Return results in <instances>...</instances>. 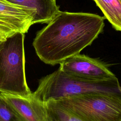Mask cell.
<instances>
[{"instance_id":"11","label":"cell","mask_w":121,"mask_h":121,"mask_svg":"<svg viewBox=\"0 0 121 121\" xmlns=\"http://www.w3.org/2000/svg\"><path fill=\"white\" fill-rule=\"evenodd\" d=\"M0 121H23L17 113L0 94Z\"/></svg>"},{"instance_id":"1","label":"cell","mask_w":121,"mask_h":121,"mask_svg":"<svg viewBox=\"0 0 121 121\" xmlns=\"http://www.w3.org/2000/svg\"><path fill=\"white\" fill-rule=\"evenodd\" d=\"M104 17L84 12L59 11L39 31L33 45L39 59L51 65L79 54L103 31Z\"/></svg>"},{"instance_id":"8","label":"cell","mask_w":121,"mask_h":121,"mask_svg":"<svg viewBox=\"0 0 121 121\" xmlns=\"http://www.w3.org/2000/svg\"><path fill=\"white\" fill-rule=\"evenodd\" d=\"M9 3L33 10L35 15L33 25L48 23L60 11L56 0H6Z\"/></svg>"},{"instance_id":"7","label":"cell","mask_w":121,"mask_h":121,"mask_svg":"<svg viewBox=\"0 0 121 121\" xmlns=\"http://www.w3.org/2000/svg\"><path fill=\"white\" fill-rule=\"evenodd\" d=\"M35 15V12L30 9L0 2V19L12 26L17 32L27 33Z\"/></svg>"},{"instance_id":"16","label":"cell","mask_w":121,"mask_h":121,"mask_svg":"<svg viewBox=\"0 0 121 121\" xmlns=\"http://www.w3.org/2000/svg\"></svg>"},{"instance_id":"4","label":"cell","mask_w":121,"mask_h":121,"mask_svg":"<svg viewBox=\"0 0 121 121\" xmlns=\"http://www.w3.org/2000/svg\"><path fill=\"white\" fill-rule=\"evenodd\" d=\"M54 101L84 121H121V99L113 95L93 93Z\"/></svg>"},{"instance_id":"2","label":"cell","mask_w":121,"mask_h":121,"mask_svg":"<svg viewBox=\"0 0 121 121\" xmlns=\"http://www.w3.org/2000/svg\"><path fill=\"white\" fill-rule=\"evenodd\" d=\"M93 93L110 95L121 99V86L118 78L94 80L66 74L59 69L42 78L32 93L38 100L45 103L61 98Z\"/></svg>"},{"instance_id":"10","label":"cell","mask_w":121,"mask_h":121,"mask_svg":"<svg viewBox=\"0 0 121 121\" xmlns=\"http://www.w3.org/2000/svg\"><path fill=\"white\" fill-rule=\"evenodd\" d=\"M47 121H84L60 105L55 101L44 103Z\"/></svg>"},{"instance_id":"14","label":"cell","mask_w":121,"mask_h":121,"mask_svg":"<svg viewBox=\"0 0 121 121\" xmlns=\"http://www.w3.org/2000/svg\"><path fill=\"white\" fill-rule=\"evenodd\" d=\"M0 2H5V3H9L8 1H7L6 0H0Z\"/></svg>"},{"instance_id":"15","label":"cell","mask_w":121,"mask_h":121,"mask_svg":"<svg viewBox=\"0 0 121 121\" xmlns=\"http://www.w3.org/2000/svg\"><path fill=\"white\" fill-rule=\"evenodd\" d=\"M2 41H0V44H1V43Z\"/></svg>"},{"instance_id":"3","label":"cell","mask_w":121,"mask_h":121,"mask_svg":"<svg viewBox=\"0 0 121 121\" xmlns=\"http://www.w3.org/2000/svg\"><path fill=\"white\" fill-rule=\"evenodd\" d=\"M25 34L16 32L0 46V93L21 96L32 94L25 73Z\"/></svg>"},{"instance_id":"13","label":"cell","mask_w":121,"mask_h":121,"mask_svg":"<svg viewBox=\"0 0 121 121\" xmlns=\"http://www.w3.org/2000/svg\"><path fill=\"white\" fill-rule=\"evenodd\" d=\"M6 38V37L4 35H3L2 34L0 33V41H3V40H5Z\"/></svg>"},{"instance_id":"12","label":"cell","mask_w":121,"mask_h":121,"mask_svg":"<svg viewBox=\"0 0 121 121\" xmlns=\"http://www.w3.org/2000/svg\"><path fill=\"white\" fill-rule=\"evenodd\" d=\"M16 32L12 26L0 19V33L4 35L6 37L13 35Z\"/></svg>"},{"instance_id":"5","label":"cell","mask_w":121,"mask_h":121,"mask_svg":"<svg viewBox=\"0 0 121 121\" xmlns=\"http://www.w3.org/2000/svg\"><path fill=\"white\" fill-rule=\"evenodd\" d=\"M60 65L58 69L64 73L84 78L106 80L116 77L104 63L84 54L70 56Z\"/></svg>"},{"instance_id":"6","label":"cell","mask_w":121,"mask_h":121,"mask_svg":"<svg viewBox=\"0 0 121 121\" xmlns=\"http://www.w3.org/2000/svg\"><path fill=\"white\" fill-rule=\"evenodd\" d=\"M23 121H47L44 103L32 94L26 97L0 93Z\"/></svg>"},{"instance_id":"9","label":"cell","mask_w":121,"mask_h":121,"mask_svg":"<svg viewBox=\"0 0 121 121\" xmlns=\"http://www.w3.org/2000/svg\"><path fill=\"white\" fill-rule=\"evenodd\" d=\"M101 10L105 18L117 31H121V1L93 0Z\"/></svg>"}]
</instances>
